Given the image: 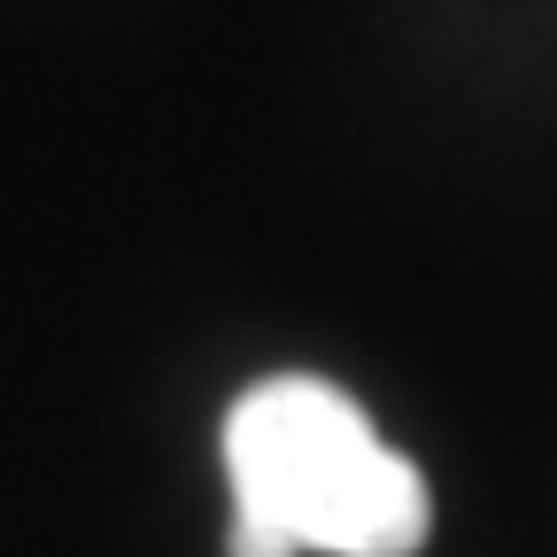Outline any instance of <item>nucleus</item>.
<instances>
[{
	"label": "nucleus",
	"mask_w": 557,
	"mask_h": 557,
	"mask_svg": "<svg viewBox=\"0 0 557 557\" xmlns=\"http://www.w3.org/2000/svg\"><path fill=\"white\" fill-rule=\"evenodd\" d=\"M233 557H410L426 542V480L325 380H263L225 418Z\"/></svg>",
	"instance_id": "1"
}]
</instances>
